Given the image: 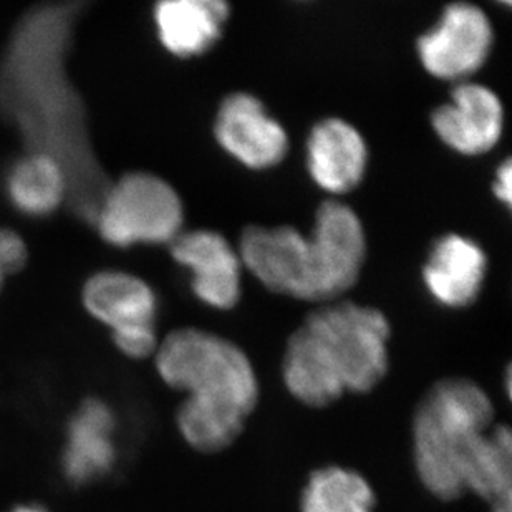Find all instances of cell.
<instances>
[{
  "instance_id": "1",
  "label": "cell",
  "mask_w": 512,
  "mask_h": 512,
  "mask_svg": "<svg viewBox=\"0 0 512 512\" xmlns=\"http://www.w3.org/2000/svg\"><path fill=\"white\" fill-rule=\"evenodd\" d=\"M153 357L161 380L186 393L176 413L184 441L201 453L229 448L259 400L246 353L219 335L188 327L166 335Z\"/></svg>"
},
{
  "instance_id": "2",
  "label": "cell",
  "mask_w": 512,
  "mask_h": 512,
  "mask_svg": "<svg viewBox=\"0 0 512 512\" xmlns=\"http://www.w3.org/2000/svg\"><path fill=\"white\" fill-rule=\"evenodd\" d=\"M239 257L267 290L329 304L357 284L367 257V236L350 206L329 199L317 209L310 234L292 226L244 229Z\"/></svg>"
},
{
  "instance_id": "3",
  "label": "cell",
  "mask_w": 512,
  "mask_h": 512,
  "mask_svg": "<svg viewBox=\"0 0 512 512\" xmlns=\"http://www.w3.org/2000/svg\"><path fill=\"white\" fill-rule=\"evenodd\" d=\"M392 329L378 309L329 302L315 309L290 335L282 375L290 395L324 408L345 393H367L388 372Z\"/></svg>"
},
{
  "instance_id": "4",
  "label": "cell",
  "mask_w": 512,
  "mask_h": 512,
  "mask_svg": "<svg viewBox=\"0 0 512 512\" xmlns=\"http://www.w3.org/2000/svg\"><path fill=\"white\" fill-rule=\"evenodd\" d=\"M493 418L491 398L466 378H446L426 393L413 420V455L421 483L433 496L453 501L466 494L469 469Z\"/></svg>"
},
{
  "instance_id": "5",
  "label": "cell",
  "mask_w": 512,
  "mask_h": 512,
  "mask_svg": "<svg viewBox=\"0 0 512 512\" xmlns=\"http://www.w3.org/2000/svg\"><path fill=\"white\" fill-rule=\"evenodd\" d=\"M93 219L103 241L115 247L171 244L183 229V201L168 181L138 171L103 191Z\"/></svg>"
},
{
  "instance_id": "6",
  "label": "cell",
  "mask_w": 512,
  "mask_h": 512,
  "mask_svg": "<svg viewBox=\"0 0 512 512\" xmlns=\"http://www.w3.org/2000/svg\"><path fill=\"white\" fill-rule=\"evenodd\" d=\"M493 39V25L483 10L455 2L416 45L421 65L431 77L463 83L486 63Z\"/></svg>"
},
{
  "instance_id": "7",
  "label": "cell",
  "mask_w": 512,
  "mask_h": 512,
  "mask_svg": "<svg viewBox=\"0 0 512 512\" xmlns=\"http://www.w3.org/2000/svg\"><path fill=\"white\" fill-rule=\"evenodd\" d=\"M214 136L229 156L251 170H271L289 151L284 126L251 93H231L224 98L214 121Z\"/></svg>"
},
{
  "instance_id": "8",
  "label": "cell",
  "mask_w": 512,
  "mask_h": 512,
  "mask_svg": "<svg viewBox=\"0 0 512 512\" xmlns=\"http://www.w3.org/2000/svg\"><path fill=\"white\" fill-rule=\"evenodd\" d=\"M115 411L102 398H87L73 411L62 446L63 478L88 486L112 474L118 463Z\"/></svg>"
},
{
  "instance_id": "9",
  "label": "cell",
  "mask_w": 512,
  "mask_h": 512,
  "mask_svg": "<svg viewBox=\"0 0 512 512\" xmlns=\"http://www.w3.org/2000/svg\"><path fill=\"white\" fill-rule=\"evenodd\" d=\"M170 246L174 261L191 272V287L203 304L219 310L239 304L242 261L223 234L208 229L181 232Z\"/></svg>"
},
{
  "instance_id": "10",
  "label": "cell",
  "mask_w": 512,
  "mask_h": 512,
  "mask_svg": "<svg viewBox=\"0 0 512 512\" xmlns=\"http://www.w3.org/2000/svg\"><path fill=\"white\" fill-rule=\"evenodd\" d=\"M431 126L448 148L459 155L481 156L501 140L504 108L491 88L463 82L451 93V100L436 108Z\"/></svg>"
},
{
  "instance_id": "11",
  "label": "cell",
  "mask_w": 512,
  "mask_h": 512,
  "mask_svg": "<svg viewBox=\"0 0 512 512\" xmlns=\"http://www.w3.org/2000/svg\"><path fill=\"white\" fill-rule=\"evenodd\" d=\"M368 165L367 143L342 118H325L310 131L307 170L327 193L347 194L362 183Z\"/></svg>"
},
{
  "instance_id": "12",
  "label": "cell",
  "mask_w": 512,
  "mask_h": 512,
  "mask_svg": "<svg viewBox=\"0 0 512 512\" xmlns=\"http://www.w3.org/2000/svg\"><path fill=\"white\" fill-rule=\"evenodd\" d=\"M488 257L468 237L446 234L431 247L423 267V282L438 304L463 309L474 304L483 289Z\"/></svg>"
},
{
  "instance_id": "13",
  "label": "cell",
  "mask_w": 512,
  "mask_h": 512,
  "mask_svg": "<svg viewBox=\"0 0 512 512\" xmlns=\"http://www.w3.org/2000/svg\"><path fill=\"white\" fill-rule=\"evenodd\" d=\"M82 299L88 314L112 332L156 327L155 290L128 272H97L83 285Z\"/></svg>"
},
{
  "instance_id": "14",
  "label": "cell",
  "mask_w": 512,
  "mask_h": 512,
  "mask_svg": "<svg viewBox=\"0 0 512 512\" xmlns=\"http://www.w3.org/2000/svg\"><path fill=\"white\" fill-rule=\"evenodd\" d=\"M229 14L223 0H165L153 15L161 45L176 57L188 58L206 54L221 39Z\"/></svg>"
},
{
  "instance_id": "15",
  "label": "cell",
  "mask_w": 512,
  "mask_h": 512,
  "mask_svg": "<svg viewBox=\"0 0 512 512\" xmlns=\"http://www.w3.org/2000/svg\"><path fill=\"white\" fill-rule=\"evenodd\" d=\"M70 181L62 163L40 151L20 158L7 178L9 199L20 213L27 216H49L55 213L67 196Z\"/></svg>"
},
{
  "instance_id": "16",
  "label": "cell",
  "mask_w": 512,
  "mask_h": 512,
  "mask_svg": "<svg viewBox=\"0 0 512 512\" xmlns=\"http://www.w3.org/2000/svg\"><path fill=\"white\" fill-rule=\"evenodd\" d=\"M375 493L362 474L340 466L317 469L300 499L302 512H373Z\"/></svg>"
},
{
  "instance_id": "17",
  "label": "cell",
  "mask_w": 512,
  "mask_h": 512,
  "mask_svg": "<svg viewBox=\"0 0 512 512\" xmlns=\"http://www.w3.org/2000/svg\"><path fill=\"white\" fill-rule=\"evenodd\" d=\"M112 339L118 352L133 360L153 357L160 343L156 337V327L118 330V332H112Z\"/></svg>"
},
{
  "instance_id": "18",
  "label": "cell",
  "mask_w": 512,
  "mask_h": 512,
  "mask_svg": "<svg viewBox=\"0 0 512 512\" xmlns=\"http://www.w3.org/2000/svg\"><path fill=\"white\" fill-rule=\"evenodd\" d=\"M29 259L24 237L12 229L0 228V271L5 277L22 271Z\"/></svg>"
},
{
  "instance_id": "19",
  "label": "cell",
  "mask_w": 512,
  "mask_h": 512,
  "mask_svg": "<svg viewBox=\"0 0 512 512\" xmlns=\"http://www.w3.org/2000/svg\"><path fill=\"white\" fill-rule=\"evenodd\" d=\"M493 193L499 203L506 204L511 208L512 203V166L511 158H506L503 165L496 171V178L493 183Z\"/></svg>"
},
{
  "instance_id": "20",
  "label": "cell",
  "mask_w": 512,
  "mask_h": 512,
  "mask_svg": "<svg viewBox=\"0 0 512 512\" xmlns=\"http://www.w3.org/2000/svg\"><path fill=\"white\" fill-rule=\"evenodd\" d=\"M4 512H52L50 509L45 508L42 504L37 503H22L15 504L12 508Z\"/></svg>"
},
{
  "instance_id": "21",
  "label": "cell",
  "mask_w": 512,
  "mask_h": 512,
  "mask_svg": "<svg viewBox=\"0 0 512 512\" xmlns=\"http://www.w3.org/2000/svg\"><path fill=\"white\" fill-rule=\"evenodd\" d=\"M491 512H512V494L504 496L493 503V511Z\"/></svg>"
},
{
  "instance_id": "22",
  "label": "cell",
  "mask_w": 512,
  "mask_h": 512,
  "mask_svg": "<svg viewBox=\"0 0 512 512\" xmlns=\"http://www.w3.org/2000/svg\"><path fill=\"white\" fill-rule=\"evenodd\" d=\"M5 276L2 274V271H0V289H2V284H4Z\"/></svg>"
}]
</instances>
